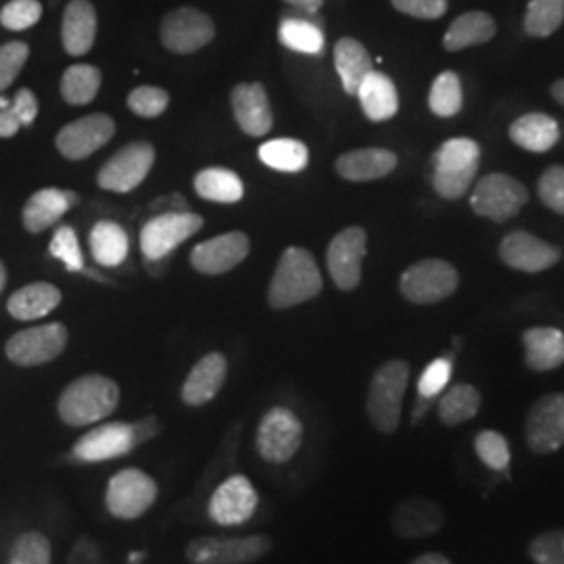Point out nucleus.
Instances as JSON below:
<instances>
[{
	"mask_svg": "<svg viewBox=\"0 0 564 564\" xmlns=\"http://www.w3.org/2000/svg\"><path fill=\"white\" fill-rule=\"evenodd\" d=\"M153 163L155 149L151 142H130L102 163L97 182L109 193H132L149 176Z\"/></svg>",
	"mask_w": 564,
	"mask_h": 564,
	"instance_id": "obj_11",
	"label": "nucleus"
},
{
	"mask_svg": "<svg viewBox=\"0 0 564 564\" xmlns=\"http://www.w3.org/2000/svg\"><path fill=\"white\" fill-rule=\"evenodd\" d=\"M429 107L440 118H452L463 109V84L458 74H440L429 93Z\"/></svg>",
	"mask_w": 564,
	"mask_h": 564,
	"instance_id": "obj_41",
	"label": "nucleus"
},
{
	"mask_svg": "<svg viewBox=\"0 0 564 564\" xmlns=\"http://www.w3.org/2000/svg\"><path fill=\"white\" fill-rule=\"evenodd\" d=\"M496 36V21L484 11H468L452 21L444 36V48L458 53L470 46H479Z\"/></svg>",
	"mask_w": 564,
	"mask_h": 564,
	"instance_id": "obj_30",
	"label": "nucleus"
},
{
	"mask_svg": "<svg viewBox=\"0 0 564 564\" xmlns=\"http://www.w3.org/2000/svg\"><path fill=\"white\" fill-rule=\"evenodd\" d=\"M203 218L191 212H167L142 224L141 251L151 262L167 258L176 247L202 230Z\"/></svg>",
	"mask_w": 564,
	"mask_h": 564,
	"instance_id": "obj_12",
	"label": "nucleus"
},
{
	"mask_svg": "<svg viewBox=\"0 0 564 564\" xmlns=\"http://www.w3.org/2000/svg\"><path fill=\"white\" fill-rule=\"evenodd\" d=\"M335 67L347 95H356L366 76L375 72L370 53L356 39H341L335 44Z\"/></svg>",
	"mask_w": 564,
	"mask_h": 564,
	"instance_id": "obj_31",
	"label": "nucleus"
},
{
	"mask_svg": "<svg viewBox=\"0 0 564 564\" xmlns=\"http://www.w3.org/2000/svg\"><path fill=\"white\" fill-rule=\"evenodd\" d=\"M452 368H454L452 356L437 358L429 364L419 379V398L435 400L440 393H444L445 387L452 379Z\"/></svg>",
	"mask_w": 564,
	"mask_h": 564,
	"instance_id": "obj_48",
	"label": "nucleus"
},
{
	"mask_svg": "<svg viewBox=\"0 0 564 564\" xmlns=\"http://www.w3.org/2000/svg\"><path fill=\"white\" fill-rule=\"evenodd\" d=\"M160 487L141 468H123L116 473L105 489V508L113 519H141L158 502Z\"/></svg>",
	"mask_w": 564,
	"mask_h": 564,
	"instance_id": "obj_6",
	"label": "nucleus"
},
{
	"mask_svg": "<svg viewBox=\"0 0 564 564\" xmlns=\"http://www.w3.org/2000/svg\"><path fill=\"white\" fill-rule=\"evenodd\" d=\"M366 258V230L349 226L341 230L326 251V265L333 282L341 291H354L362 281V262Z\"/></svg>",
	"mask_w": 564,
	"mask_h": 564,
	"instance_id": "obj_18",
	"label": "nucleus"
},
{
	"mask_svg": "<svg viewBox=\"0 0 564 564\" xmlns=\"http://www.w3.org/2000/svg\"><path fill=\"white\" fill-rule=\"evenodd\" d=\"M170 105V95L160 86H139L128 95V107L139 118H160Z\"/></svg>",
	"mask_w": 564,
	"mask_h": 564,
	"instance_id": "obj_46",
	"label": "nucleus"
},
{
	"mask_svg": "<svg viewBox=\"0 0 564 564\" xmlns=\"http://www.w3.org/2000/svg\"><path fill=\"white\" fill-rule=\"evenodd\" d=\"M445 524V512L435 500L423 496L405 498L391 514V527L403 540H423L435 535Z\"/></svg>",
	"mask_w": 564,
	"mask_h": 564,
	"instance_id": "obj_21",
	"label": "nucleus"
},
{
	"mask_svg": "<svg viewBox=\"0 0 564 564\" xmlns=\"http://www.w3.org/2000/svg\"><path fill=\"white\" fill-rule=\"evenodd\" d=\"M323 291L321 268L310 251L289 247L268 286V303L272 310H289L318 297Z\"/></svg>",
	"mask_w": 564,
	"mask_h": 564,
	"instance_id": "obj_3",
	"label": "nucleus"
},
{
	"mask_svg": "<svg viewBox=\"0 0 564 564\" xmlns=\"http://www.w3.org/2000/svg\"><path fill=\"white\" fill-rule=\"evenodd\" d=\"M67 341L69 333L63 324H42L13 335L4 345V354L18 366H42L57 360Z\"/></svg>",
	"mask_w": 564,
	"mask_h": 564,
	"instance_id": "obj_14",
	"label": "nucleus"
},
{
	"mask_svg": "<svg viewBox=\"0 0 564 564\" xmlns=\"http://www.w3.org/2000/svg\"><path fill=\"white\" fill-rule=\"evenodd\" d=\"M481 408V395L473 384H454L440 400V419L447 426H458L477 416Z\"/></svg>",
	"mask_w": 564,
	"mask_h": 564,
	"instance_id": "obj_37",
	"label": "nucleus"
},
{
	"mask_svg": "<svg viewBox=\"0 0 564 564\" xmlns=\"http://www.w3.org/2000/svg\"><path fill=\"white\" fill-rule=\"evenodd\" d=\"M61 300L63 295L55 284L32 282L9 297L7 310L15 321L30 323L48 316L55 307H59Z\"/></svg>",
	"mask_w": 564,
	"mask_h": 564,
	"instance_id": "obj_27",
	"label": "nucleus"
},
{
	"mask_svg": "<svg viewBox=\"0 0 564 564\" xmlns=\"http://www.w3.org/2000/svg\"><path fill=\"white\" fill-rule=\"evenodd\" d=\"M481 149L473 139L444 142L431 160V182L442 199H460L479 172Z\"/></svg>",
	"mask_w": 564,
	"mask_h": 564,
	"instance_id": "obj_4",
	"label": "nucleus"
},
{
	"mask_svg": "<svg viewBox=\"0 0 564 564\" xmlns=\"http://www.w3.org/2000/svg\"><path fill=\"white\" fill-rule=\"evenodd\" d=\"M540 199L547 209L563 214L564 216V167L563 165H552L547 167L540 184H538Z\"/></svg>",
	"mask_w": 564,
	"mask_h": 564,
	"instance_id": "obj_50",
	"label": "nucleus"
},
{
	"mask_svg": "<svg viewBox=\"0 0 564 564\" xmlns=\"http://www.w3.org/2000/svg\"><path fill=\"white\" fill-rule=\"evenodd\" d=\"M303 444V424L300 416L276 405L263 414L256 433V447L268 464H286L293 460Z\"/></svg>",
	"mask_w": 564,
	"mask_h": 564,
	"instance_id": "obj_7",
	"label": "nucleus"
},
{
	"mask_svg": "<svg viewBox=\"0 0 564 564\" xmlns=\"http://www.w3.org/2000/svg\"><path fill=\"white\" fill-rule=\"evenodd\" d=\"M500 258L506 265L519 272L535 274L556 265L561 260V249L524 230H514L506 235L505 241L500 245Z\"/></svg>",
	"mask_w": 564,
	"mask_h": 564,
	"instance_id": "obj_20",
	"label": "nucleus"
},
{
	"mask_svg": "<svg viewBox=\"0 0 564 564\" xmlns=\"http://www.w3.org/2000/svg\"><path fill=\"white\" fill-rule=\"evenodd\" d=\"M216 36L214 20L195 7L170 11L160 25V41L170 53L191 55L202 51Z\"/></svg>",
	"mask_w": 564,
	"mask_h": 564,
	"instance_id": "obj_13",
	"label": "nucleus"
},
{
	"mask_svg": "<svg viewBox=\"0 0 564 564\" xmlns=\"http://www.w3.org/2000/svg\"><path fill=\"white\" fill-rule=\"evenodd\" d=\"M53 545L41 531H28L15 540L7 564H51Z\"/></svg>",
	"mask_w": 564,
	"mask_h": 564,
	"instance_id": "obj_42",
	"label": "nucleus"
},
{
	"mask_svg": "<svg viewBox=\"0 0 564 564\" xmlns=\"http://www.w3.org/2000/svg\"><path fill=\"white\" fill-rule=\"evenodd\" d=\"M228 377V360L220 351H212L195 364L182 384V402L191 408H199L212 402Z\"/></svg>",
	"mask_w": 564,
	"mask_h": 564,
	"instance_id": "obj_23",
	"label": "nucleus"
},
{
	"mask_svg": "<svg viewBox=\"0 0 564 564\" xmlns=\"http://www.w3.org/2000/svg\"><path fill=\"white\" fill-rule=\"evenodd\" d=\"M529 202V193L521 182L508 174H487L477 182L470 207L477 216L491 223L505 224L519 216L524 203Z\"/></svg>",
	"mask_w": 564,
	"mask_h": 564,
	"instance_id": "obj_9",
	"label": "nucleus"
},
{
	"mask_svg": "<svg viewBox=\"0 0 564 564\" xmlns=\"http://www.w3.org/2000/svg\"><path fill=\"white\" fill-rule=\"evenodd\" d=\"M279 39L289 51L302 55H321L324 48V34L321 25L302 18H286L279 28Z\"/></svg>",
	"mask_w": 564,
	"mask_h": 564,
	"instance_id": "obj_38",
	"label": "nucleus"
},
{
	"mask_svg": "<svg viewBox=\"0 0 564 564\" xmlns=\"http://www.w3.org/2000/svg\"><path fill=\"white\" fill-rule=\"evenodd\" d=\"M120 405V387L105 375H84L63 389L57 412L67 426L82 429L109 419Z\"/></svg>",
	"mask_w": 564,
	"mask_h": 564,
	"instance_id": "obj_2",
	"label": "nucleus"
},
{
	"mask_svg": "<svg viewBox=\"0 0 564 564\" xmlns=\"http://www.w3.org/2000/svg\"><path fill=\"white\" fill-rule=\"evenodd\" d=\"M48 251L55 260L65 263L69 272H82L84 270V256H82L78 235L72 226H59L51 239Z\"/></svg>",
	"mask_w": 564,
	"mask_h": 564,
	"instance_id": "obj_43",
	"label": "nucleus"
},
{
	"mask_svg": "<svg viewBox=\"0 0 564 564\" xmlns=\"http://www.w3.org/2000/svg\"><path fill=\"white\" fill-rule=\"evenodd\" d=\"M284 2L291 4V7H295V9L307 11V13H316L324 4V0H284Z\"/></svg>",
	"mask_w": 564,
	"mask_h": 564,
	"instance_id": "obj_53",
	"label": "nucleus"
},
{
	"mask_svg": "<svg viewBox=\"0 0 564 564\" xmlns=\"http://www.w3.org/2000/svg\"><path fill=\"white\" fill-rule=\"evenodd\" d=\"M272 552L270 535L245 538H197L188 542L184 556L188 564H251Z\"/></svg>",
	"mask_w": 564,
	"mask_h": 564,
	"instance_id": "obj_8",
	"label": "nucleus"
},
{
	"mask_svg": "<svg viewBox=\"0 0 564 564\" xmlns=\"http://www.w3.org/2000/svg\"><path fill=\"white\" fill-rule=\"evenodd\" d=\"M510 139L531 153H545L561 139V128L545 113H527L510 126Z\"/></svg>",
	"mask_w": 564,
	"mask_h": 564,
	"instance_id": "obj_32",
	"label": "nucleus"
},
{
	"mask_svg": "<svg viewBox=\"0 0 564 564\" xmlns=\"http://www.w3.org/2000/svg\"><path fill=\"white\" fill-rule=\"evenodd\" d=\"M88 241H90L93 258L105 268L120 265L130 253V237L123 230V226L113 220H101L95 224Z\"/></svg>",
	"mask_w": 564,
	"mask_h": 564,
	"instance_id": "obj_33",
	"label": "nucleus"
},
{
	"mask_svg": "<svg viewBox=\"0 0 564 564\" xmlns=\"http://www.w3.org/2000/svg\"><path fill=\"white\" fill-rule=\"evenodd\" d=\"M408 381L410 366L403 360H391L375 372L368 387L366 412L379 433L391 435L398 431L402 421V403Z\"/></svg>",
	"mask_w": 564,
	"mask_h": 564,
	"instance_id": "obj_5",
	"label": "nucleus"
},
{
	"mask_svg": "<svg viewBox=\"0 0 564 564\" xmlns=\"http://www.w3.org/2000/svg\"><path fill=\"white\" fill-rule=\"evenodd\" d=\"M42 18L39 0H11L0 9V25L11 32H23L34 28Z\"/></svg>",
	"mask_w": 564,
	"mask_h": 564,
	"instance_id": "obj_45",
	"label": "nucleus"
},
{
	"mask_svg": "<svg viewBox=\"0 0 564 564\" xmlns=\"http://www.w3.org/2000/svg\"><path fill=\"white\" fill-rule=\"evenodd\" d=\"M116 134V121L105 113H93L61 128L55 144L65 160L82 162L97 153Z\"/></svg>",
	"mask_w": 564,
	"mask_h": 564,
	"instance_id": "obj_17",
	"label": "nucleus"
},
{
	"mask_svg": "<svg viewBox=\"0 0 564 564\" xmlns=\"http://www.w3.org/2000/svg\"><path fill=\"white\" fill-rule=\"evenodd\" d=\"M458 272L444 260H423L410 265L400 279L403 297L416 305H431L452 297L458 289Z\"/></svg>",
	"mask_w": 564,
	"mask_h": 564,
	"instance_id": "obj_10",
	"label": "nucleus"
},
{
	"mask_svg": "<svg viewBox=\"0 0 564 564\" xmlns=\"http://www.w3.org/2000/svg\"><path fill=\"white\" fill-rule=\"evenodd\" d=\"M524 442L535 454H552L564 447V393H550L531 405Z\"/></svg>",
	"mask_w": 564,
	"mask_h": 564,
	"instance_id": "obj_16",
	"label": "nucleus"
},
{
	"mask_svg": "<svg viewBox=\"0 0 564 564\" xmlns=\"http://www.w3.org/2000/svg\"><path fill=\"white\" fill-rule=\"evenodd\" d=\"M356 95L360 99L366 118L370 121L391 120L400 109L398 88L391 78L381 72L368 74Z\"/></svg>",
	"mask_w": 564,
	"mask_h": 564,
	"instance_id": "obj_29",
	"label": "nucleus"
},
{
	"mask_svg": "<svg viewBox=\"0 0 564 564\" xmlns=\"http://www.w3.org/2000/svg\"><path fill=\"white\" fill-rule=\"evenodd\" d=\"M529 556L535 564H564V529L540 533L529 544Z\"/></svg>",
	"mask_w": 564,
	"mask_h": 564,
	"instance_id": "obj_49",
	"label": "nucleus"
},
{
	"mask_svg": "<svg viewBox=\"0 0 564 564\" xmlns=\"http://www.w3.org/2000/svg\"><path fill=\"white\" fill-rule=\"evenodd\" d=\"M67 564H102L101 550L97 542L82 538L80 542L74 545Z\"/></svg>",
	"mask_w": 564,
	"mask_h": 564,
	"instance_id": "obj_52",
	"label": "nucleus"
},
{
	"mask_svg": "<svg viewBox=\"0 0 564 564\" xmlns=\"http://www.w3.org/2000/svg\"><path fill=\"white\" fill-rule=\"evenodd\" d=\"M393 9L416 20H440L447 11V0H391Z\"/></svg>",
	"mask_w": 564,
	"mask_h": 564,
	"instance_id": "obj_51",
	"label": "nucleus"
},
{
	"mask_svg": "<svg viewBox=\"0 0 564 564\" xmlns=\"http://www.w3.org/2000/svg\"><path fill=\"white\" fill-rule=\"evenodd\" d=\"M232 113L245 134L260 139L272 130L274 116L263 84H239L230 95Z\"/></svg>",
	"mask_w": 564,
	"mask_h": 564,
	"instance_id": "obj_22",
	"label": "nucleus"
},
{
	"mask_svg": "<svg viewBox=\"0 0 564 564\" xmlns=\"http://www.w3.org/2000/svg\"><path fill=\"white\" fill-rule=\"evenodd\" d=\"M552 97L564 107V78L552 84Z\"/></svg>",
	"mask_w": 564,
	"mask_h": 564,
	"instance_id": "obj_56",
	"label": "nucleus"
},
{
	"mask_svg": "<svg viewBox=\"0 0 564 564\" xmlns=\"http://www.w3.org/2000/svg\"><path fill=\"white\" fill-rule=\"evenodd\" d=\"M160 429L162 424L155 416H147L137 423L97 424L72 445V458L82 464L118 460L160 435Z\"/></svg>",
	"mask_w": 564,
	"mask_h": 564,
	"instance_id": "obj_1",
	"label": "nucleus"
},
{
	"mask_svg": "<svg viewBox=\"0 0 564 564\" xmlns=\"http://www.w3.org/2000/svg\"><path fill=\"white\" fill-rule=\"evenodd\" d=\"M410 564H452L445 556L442 554H435V552H431V554H423V556H419V558H414Z\"/></svg>",
	"mask_w": 564,
	"mask_h": 564,
	"instance_id": "obj_54",
	"label": "nucleus"
},
{
	"mask_svg": "<svg viewBox=\"0 0 564 564\" xmlns=\"http://www.w3.org/2000/svg\"><path fill=\"white\" fill-rule=\"evenodd\" d=\"M30 57V46L25 42L13 41L0 44V93L7 90Z\"/></svg>",
	"mask_w": 564,
	"mask_h": 564,
	"instance_id": "obj_47",
	"label": "nucleus"
},
{
	"mask_svg": "<svg viewBox=\"0 0 564 564\" xmlns=\"http://www.w3.org/2000/svg\"><path fill=\"white\" fill-rule=\"evenodd\" d=\"M195 191L205 202L239 203L245 195V184L232 170L205 167L195 176Z\"/></svg>",
	"mask_w": 564,
	"mask_h": 564,
	"instance_id": "obj_34",
	"label": "nucleus"
},
{
	"mask_svg": "<svg viewBox=\"0 0 564 564\" xmlns=\"http://www.w3.org/2000/svg\"><path fill=\"white\" fill-rule=\"evenodd\" d=\"M11 101L9 99H4V97H0V109H4V107H9Z\"/></svg>",
	"mask_w": 564,
	"mask_h": 564,
	"instance_id": "obj_58",
	"label": "nucleus"
},
{
	"mask_svg": "<svg viewBox=\"0 0 564 564\" xmlns=\"http://www.w3.org/2000/svg\"><path fill=\"white\" fill-rule=\"evenodd\" d=\"M251 242L245 232H226L203 241L191 253V265L205 276H218L230 272L249 256Z\"/></svg>",
	"mask_w": 564,
	"mask_h": 564,
	"instance_id": "obj_19",
	"label": "nucleus"
},
{
	"mask_svg": "<svg viewBox=\"0 0 564 564\" xmlns=\"http://www.w3.org/2000/svg\"><path fill=\"white\" fill-rule=\"evenodd\" d=\"M524 362L535 372H547L564 364V333L540 326L523 333Z\"/></svg>",
	"mask_w": 564,
	"mask_h": 564,
	"instance_id": "obj_28",
	"label": "nucleus"
},
{
	"mask_svg": "<svg viewBox=\"0 0 564 564\" xmlns=\"http://www.w3.org/2000/svg\"><path fill=\"white\" fill-rule=\"evenodd\" d=\"M564 21V0H529L524 32L533 39L552 36Z\"/></svg>",
	"mask_w": 564,
	"mask_h": 564,
	"instance_id": "obj_39",
	"label": "nucleus"
},
{
	"mask_svg": "<svg viewBox=\"0 0 564 564\" xmlns=\"http://www.w3.org/2000/svg\"><path fill=\"white\" fill-rule=\"evenodd\" d=\"M258 155L268 167L286 174L302 172L310 162L307 147L297 139H274L263 142Z\"/></svg>",
	"mask_w": 564,
	"mask_h": 564,
	"instance_id": "obj_36",
	"label": "nucleus"
},
{
	"mask_svg": "<svg viewBox=\"0 0 564 564\" xmlns=\"http://www.w3.org/2000/svg\"><path fill=\"white\" fill-rule=\"evenodd\" d=\"M39 116V99L30 88H21L9 107L0 109V139H11L21 126H32Z\"/></svg>",
	"mask_w": 564,
	"mask_h": 564,
	"instance_id": "obj_40",
	"label": "nucleus"
},
{
	"mask_svg": "<svg viewBox=\"0 0 564 564\" xmlns=\"http://www.w3.org/2000/svg\"><path fill=\"white\" fill-rule=\"evenodd\" d=\"M97 9L88 0H72L63 13L61 41L72 57L86 55L97 41Z\"/></svg>",
	"mask_w": 564,
	"mask_h": 564,
	"instance_id": "obj_25",
	"label": "nucleus"
},
{
	"mask_svg": "<svg viewBox=\"0 0 564 564\" xmlns=\"http://www.w3.org/2000/svg\"><path fill=\"white\" fill-rule=\"evenodd\" d=\"M431 403H433V400L419 398V403H416V408H414V416H412V423H421V419H423L424 414H426V410L431 408Z\"/></svg>",
	"mask_w": 564,
	"mask_h": 564,
	"instance_id": "obj_55",
	"label": "nucleus"
},
{
	"mask_svg": "<svg viewBox=\"0 0 564 564\" xmlns=\"http://www.w3.org/2000/svg\"><path fill=\"white\" fill-rule=\"evenodd\" d=\"M398 167V155L389 149H356L347 151L335 163L343 181L370 182L389 176Z\"/></svg>",
	"mask_w": 564,
	"mask_h": 564,
	"instance_id": "obj_26",
	"label": "nucleus"
},
{
	"mask_svg": "<svg viewBox=\"0 0 564 564\" xmlns=\"http://www.w3.org/2000/svg\"><path fill=\"white\" fill-rule=\"evenodd\" d=\"M78 203V195L74 191L63 188H42L36 191L28 203L23 205L21 220L28 232L41 235L48 230L53 224L59 223L61 218Z\"/></svg>",
	"mask_w": 564,
	"mask_h": 564,
	"instance_id": "obj_24",
	"label": "nucleus"
},
{
	"mask_svg": "<svg viewBox=\"0 0 564 564\" xmlns=\"http://www.w3.org/2000/svg\"><path fill=\"white\" fill-rule=\"evenodd\" d=\"M475 452L481 458V463L487 464L496 473L508 470L510 466V447L505 435H500L498 431H481L475 437Z\"/></svg>",
	"mask_w": 564,
	"mask_h": 564,
	"instance_id": "obj_44",
	"label": "nucleus"
},
{
	"mask_svg": "<svg viewBox=\"0 0 564 564\" xmlns=\"http://www.w3.org/2000/svg\"><path fill=\"white\" fill-rule=\"evenodd\" d=\"M102 74L99 67L88 63H76L65 69L61 78V97L69 105H88L101 90Z\"/></svg>",
	"mask_w": 564,
	"mask_h": 564,
	"instance_id": "obj_35",
	"label": "nucleus"
},
{
	"mask_svg": "<svg viewBox=\"0 0 564 564\" xmlns=\"http://www.w3.org/2000/svg\"><path fill=\"white\" fill-rule=\"evenodd\" d=\"M4 284H7V268H4V265H2V262H0V293H2Z\"/></svg>",
	"mask_w": 564,
	"mask_h": 564,
	"instance_id": "obj_57",
	"label": "nucleus"
},
{
	"mask_svg": "<svg viewBox=\"0 0 564 564\" xmlns=\"http://www.w3.org/2000/svg\"><path fill=\"white\" fill-rule=\"evenodd\" d=\"M260 506V494L245 475H232L216 487L209 498L207 514L220 527L249 523Z\"/></svg>",
	"mask_w": 564,
	"mask_h": 564,
	"instance_id": "obj_15",
	"label": "nucleus"
}]
</instances>
